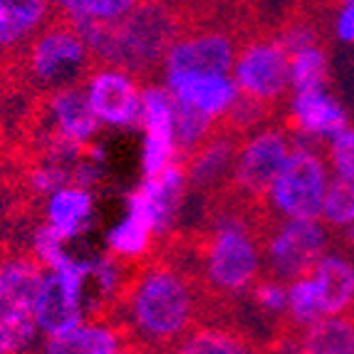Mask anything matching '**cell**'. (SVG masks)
Returning <instances> with one entry per match:
<instances>
[{
  "instance_id": "obj_22",
  "label": "cell",
  "mask_w": 354,
  "mask_h": 354,
  "mask_svg": "<svg viewBox=\"0 0 354 354\" xmlns=\"http://www.w3.org/2000/svg\"><path fill=\"white\" fill-rule=\"evenodd\" d=\"M89 213H92V196L82 186H62L50 196L48 218L67 241L87 228Z\"/></svg>"
},
{
  "instance_id": "obj_4",
  "label": "cell",
  "mask_w": 354,
  "mask_h": 354,
  "mask_svg": "<svg viewBox=\"0 0 354 354\" xmlns=\"http://www.w3.org/2000/svg\"><path fill=\"white\" fill-rule=\"evenodd\" d=\"M198 280L211 295L233 300L250 290L260 275V241L248 225L208 223L196 230Z\"/></svg>"
},
{
  "instance_id": "obj_3",
  "label": "cell",
  "mask_w": 354,
  "mask_h": 354,
  "mask_svg": "<svg viewBox=\"0 0 354 354\" xmlns=\"http://www.w3.org/2000/svg\"><path fill=\"white\" fill-rule=\"evenodd\" d=\"M97 67V59L72 18L55 10L53 18L25 45L6 53L0 77L6 89H32L35 95H42L70 84H87Z\"/></svg>"
},
{
  "instance_id": "obj_31",
  "label": "cell",
  "mask_w": 354,
  "mask_h": 354,
  "mask_svg": "<svg viewBox=\"0 0 354 354\" xmlns=\"http://www.w3.org/2000/svg\"><path fill=\"white\" fill-rule=\"evenodd\" d=\"M330 164L337 176L354 178V129L352 127H342L337 134H332Z\"/></svg>"
},
{
  "instance_id": "obj_25",
  "label": "cell",
  "mask_w": 354,
  "mask_h": 354,
  "mask_svg": "<svg viewBox=\"0 0 354 354\" xmlns=\"http://www.w3.org/2000/svg\"><path fill=\"white\" fill-rule=\"evenodd\" d=\"M327 55L322 45H307L290 55V87L295 92L325 89Z\"/></svg>"
},
{
  "instance_id": "obj_21",
  "label": "cell",
  "mask_w": 354,
  "mask_h": 354,
  "mask_svg": "<svg viewBox=\"0 0 354 354\" xmlns=\"http://www.w3.org/2000/svg\"><path fill=\"white\" fill-rule=\"evenodd\" d=\"M258 344L245 332L233 330L230 325H198L183 337L176 347L181 354H245L258 352Z\"/></svg>"
},
{
  "instance_id": "obj_18",
  "label": "cell",
  "mask_w": 354,
  "mask_h": 354,
  "mask_svg": "<svg viewBox=\"0 0 354 354\" xmlns=\"http://www.w3.org/2000/svg\"><path fill=\"white\" fill-rule=\"evenodd\" d=\"M53 18V0H0V53L18 50Z\"/></svg>"
},
{
  "instance_id": "obj_7",
  "label": "cell",
  "mask_w": 354,
  "mask_h": 354,
  "mask_svg": "<svg viewBox=\"0 0 354 354\" xmlns=\"http://www.w3.org/2000/svg\"><path fill=\"white\" fill-rule=\"evenodd\" d=\"M238 92L275 106L290 87V55L278 35H250L233 62Z\"/></svg>"
},
{
  "instance_id": "obj_35",
  "label": "cell",
  "mask_w": 354,
  "mask_h": 354,
  "mask_svg": "<svg viewBox=\"0 0 354 354\" xmlns=\"http://www.w3.org/2000/svg\"><path fill=\"white\" fill-rule=\"evenodd\" d=\"M344 3H352V6H354V0H344Z\"/></svg>"
},
{
  "instance_id": "obj_33",
  "label": "cell",
  "mask_w": 354,
  "mask_h": 354,
  "mask_svg": "<svg viewBox=\"0 0 354 354\" xmlns=\"http://www.w3.org/2000/svg\"><path fill=\"white\" fill-rule=\"evenodd\" d=\"M347 228H349L347 238H349V243H352V245H354V221H352V223H349V225H347Z\"/></svg>"
},
{
  "instance_id": "obj_6",
  "label": "cell",
  "mask_w": 354,
  "mask_h": 354,
  "mask_svg": "<svg viewBox=\"0 0 354 354\" xmlns=\"http://www.w3.org/2000/svg\"><path fill=\"white\" fill-rule=\"evenodd\" d=\"M327 169L317 149L295 144L270 189V206L285 218H317L327 191Z\"/></svg>"
},
{
  "instance_id": "obj_2",
  "label": "cell",
  "mask_w": 354,
  "mask_h": 354,
  "mask_svg": "<svg viewBox=\"0 0 354 354\" xmlns=\"http://www.w3.org/2000/svg\"><path fill=\"white\" fill-rule=\"evenodd\" d=\"M100 67H117L136 80H151L159 62L186 28L183 0H139L114 23L72 20Z\"/></svg>"
},
{
  "instance_id": "obj_30",
  "label": "cell",
  "mask_w": 354,
  "mask_h": 354,
  "mask_svg": "<svg viewBox=\"0 0 354 354\" xmlns=\"http://www.w3.org/2000/svg\"><path fill=\"white\" fill-rule=\"evenodd\" d=\"M250 295L260 310H266L270 315H280L288 310V290L283 288V280L272 278V275L255 280L250 285Z\"/></svg>"
},
{
  "instance_id": "obj_34",
  "label": "cell",
  "mask_w": 354,
  "mask_h": 354,
  "mask_svg": "<svg viewBox=\"0 0 354 354\" xmlns=\"http://www.w3.org/2000/svg\"><path fill=\"white\" fill-rule=\"evenodd\" d=\"M3 92H6V84H3V77H0V95H3Z\"/></svg>"
},
{
  "instance_id": "obj_24",
  "label": "cell",
  "mask_w": 354,
  "mask_h": 354,
  "mask_svg": "<svg viewBox=\"0 0 354 354\" xmlns=\"http://www.w3.org/2000/svg\"><path fill=\"white\" fill-rule=\"evenodd\" d=\"M151 238H153V228L142 213L129 211L127 221L122 225L109 233L106 238V245L109 250L122 258H144V255L151 253Z\"/></svg>"
},
{
  "instance_id": "obj_9",
  "label": "cell",
  "mask_w": 354,
  "mask_h": 354,
  "mask_svg": "<svg viewBox=\"0 0 354 354\" xmlns=\"http://www.w3.org/2000/svg\"><path fill=\"white\" fill-rule=\"evenodd\" d=\"M290 156V139L280 129H263L241 144L228 183L238 196L255 203H268V196L280 169Z\"/></svg>"
},
{
  "instance_id": "obj_29",
  "label": "cell",
  "mask_w": 354,
  "mask_h": 354,
  "mask_svg": "<svg viewBox=\"0 0 354 354\" xmlns=\"http://www.w3.org/2000/svg\"><path fill=\"white\" fill-rule=\"evenodd\" d=\"M35 319H6L0 317V354H15L30 347L35 339Z\"/></svg>"
},
{
  "instance_id": "obj_26",
  "label": "cell",
  "mask_w": 354,
  "mask_h": 354,
  "mask_svg": "<svg viewBox=\"0 0 354 354\" xmlns=\"http://www.w3.org/2000/svg\"><path fill=\"white\" fill-rule=\"evenodd\" d=\"M57 10L72 20H97V23H114L124 18L139 0H53Z\"/></svg>"
},
{
  "instance_id": "obj_20",
  "label": "cell",
  "mask_w": 354,
  "mask_h": 354,
  "mask_svg": "<svg viewBox=\"0 0 354 354\" xmlns=\"http://www.w3.org/2000/svg\"><path fill=\"white\" fill-rule=\"evenodd\" d=\"M317 283L322 313L337 315L354 305V263L344 255H322L310 272Z\"/></svg>"
},
{
  "instance_id": "obj_16",
  "label": "cell",
  "mask_w": 354,
  "mask_h": 354,
  "mask_svg": "<svg viewBox=\"0 0 354 354\" xmlns=\"http://www.w3.org/2000/svg\"><path fill=\"white\" fill-rule=\"evenodd\" d=\"M35 322L48 337L65 335L82 322L80 295L72 292L55 270L53 275H45V283L40 288L35 302Z\"/></svg>"
},
{
  "instance_id": "obj_13",
  "label": "cell",
  "mask_w": 354,
  "mask_h": 354,
  "mask_svg": "<svg viewBox=\"0 0 354 354\" xmlns=\"http://www.w3.org/2000/svg\"><path fill=\"white\" fill-rule=\"evenodd\" d=\"M142 127L147 131L144 174L151 178L178 159L174 142V95L169 89L149 84L142 92Z\"/></svg>"
},
{
  "instance_id": "obj_15",
  "label": "cell",
  "mask_w": 354,
  "mask_h": 354,
  "mask_svg": "<svg viewBox=\"0 0 354 354\" xmlns=\"http://www.w3.org/2000/svg\"><path fill=\"white\" fill-rule=\"evenodd\" d=\"M166 84L176 100L189 102L203 112L221 117L238 97L236 80L228 75H196V72H166Z\"/></svg>"
},
{
  "instance_id": "obj_14",
  "label": "cell",
  "mask_w": 354,
  "mask_h": 354,
  "mask_svg": "<svg viewBox=\"0 0 354 354\" xmlns=\"http://www.w3.org/2000/svg\"><path fill=\"white\" fill-rule=\"evenodd\" d=\"M45 352L55 354H117L142 352L134 335L122 319H82L65 335L48 337Z\"/></svg>"
},
{
  "instance_id": "obj_5",
  "label": "cell",
  "mask_w": 354,
  "mask_h": 354,
  "mask_svg": "<svg viewBox=\"0 0 354 354\" xmlns=\"http://www.w3.org/2000/svg\"><path fill=\"white\" fill-rule=\"evenodd\" d=\"M250 28L216 25V18L189 23L166 53V72L228 75Z\"/></svg>"
},
{
  "instance_id": "obj_17",
  "label": "cell",
  "mask_w": 354,
  "mask_h": 354,
  "mask_svg": "<svg viewBox=\"0 0 354 354\" xmlns=\"http://www.w3.org/2000/svg\"><path fill=\"white\" fill-rule=\"evenodd\" d=\"M288 124L300 134L332 136L347 127V114L339 102L327 97L322 89H307V92H295L292 97Z\"/></svg>"
},
{
  "instance_id": "obj_8",
  "label": "cell",
  "mask_w": 354,
  "mask_h": 354,
  "mask_svg": "<svg viewBox=\"0 0 354 354\" xmlns=\"http://www.w3.org/2000/svg\"><path fill=\"white\" fill-rule=\"evenodd\" d=\"M268 255V275L295 280L310 275L327 253V230L317 218H288L270 225L263 238Z\"/></svg>"
},
{
  "instance_id": "obj_28",
  "label": "cell",
  "mask_w": 354,
  "mask_h": 354,
  "mask_svg": "<svg viewBox=\"0 0 354 354\" xmlns=\"http://www.w3.org/2000/svg\"><path fill=\"white\" fill-rule=\"evenodd\" d=\"M319 216L330 225L344 228L354 221V178L337 176L332 183H327L325 201Z\"/></svg>"
},
{
  "instance_id": "obj_19",
  "label": "cell",
  "mask_w": 354,
  "mask_h": 354,
  "mask_svg": "<svg viewBox=\"0 0 354 354\" xmlns=\"http://www.w3.org/2000/svg\"><path fill=\"white\" fill-rule=\"evenodd\" d=\"M297 352L310 354H354V313L322 315L300 327Z\"/></svg>"
},
{
  "instance_id": "obj_27",
  "label": "cell",
  "mask_w": 354,
  "mask_h": 354,
  "mask_svg": "<svg viewBox=\"0 0 354 354\" xmlns=\"http://www.w3.org/2000/svg\"><path fill=\"white\" fill-rule=\"evenodd\" d=\"M288 310L290 319L295 325L305 327L310 322H315L317 317H322V302H319V290L313 275H302L295 278L288 290Z\"/></svg>"
},
{
  "instance_id": "obj_11",
  "label": "cell",
  "mask_w": 354,
  "mask_h": 354,
  "mask_svg": "<svg viewBox=\"0 0 354 354\" xmlns=\"http://www.w3.org/2000/svg\"><path fill=\"white\" fill-rule=\"evenodd\" d=\"M243 142H245V134H238V131L223 127L216 117V127L211 134L183 159L191 189L206 196L223 189L233 174L238 149Z\"/></svg>"
},
{
  "instance_id": "obj_10",
  "label": "cell",
  "mask_w": 354,
  "mask_h": 354,
  "mask_svg": "<svg viewBox=\"0 0 354 354\" xmlns=\"http://www.w3.org/2000/svg\"><path fill=\"white\" fill-rule=\"evenodd\" d=\"M45 283V263L32 250H0V317L35 319V302Z\"/></svg>"
},
{
  "instance_id": "obj_12",
  "label": "cell",
  "mask_w": 354,
  "mask_h": 354,
  "mask_svg": "<svg viewBox=\"0 0 354 354\" xmlns=\"http://www.w3.org/2000/svg\"><path fill=\"white\" fill-rule=\"evenodd\" d=\"M89 104L109 127L142 124V89L136 77L117 67H97L87 80Z\"/></svg>"
},
{
  "instance_id": "obj_23",
  "label": "cell",
  "mask_w": 354,
  "mask_h": 354,
  "mask_svg": "<svg viewBox=\"0 0 354 354\" xmlns=\"http://www.w3.org/2000/svg\"><path fill=\"white\" fill-rule=\"evenodd\" d=\"M213 127H216V117L213 114L174 97V142H176L178 159H186L211 134Z\"/></svg>"
},
{
  "instance_id": "obj_32",
  "label": "cell",
  "mask_w": 354,
  "mask_h": 354,
  "mask_svg": "<svg viewBox=\"0 0 354 354\" xmlns=\"http://www.w3.org/2000/svg\"><path fill=\"white\" fill-rule=\"evenodd\" d=\"M335 30H337V37H339V40L352 42L354 45V6L352 3H344V8L339 10V15H337Z\"/></svg>"
},
{
  "instance_id": "obj_1",
  "label": "cell",
  "mask_w": 354,
  "mask_h": 354,
  "mask_svg": "<svg viewBox=\"0 0 354 354\" xmlns=\"http://www.w3.org/2000/svg\"><path fill=\"white\" fill-rule=\"evenodd\" d=\"M228 305V300L211 295L201 280L159 258L151 248L119 313L127 315L124 322L142 352H176L183 337L221 317Z\"/></svg>"
}]
</instances>
